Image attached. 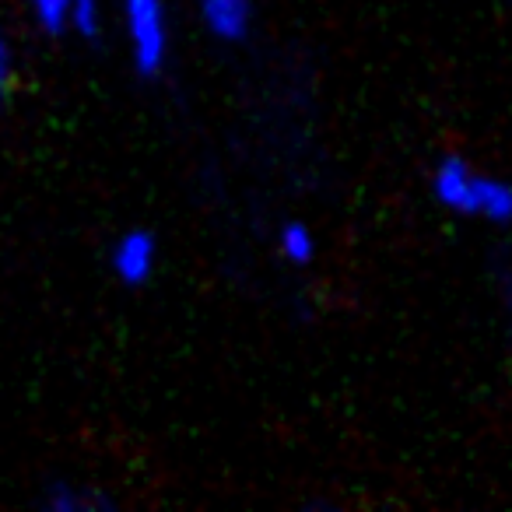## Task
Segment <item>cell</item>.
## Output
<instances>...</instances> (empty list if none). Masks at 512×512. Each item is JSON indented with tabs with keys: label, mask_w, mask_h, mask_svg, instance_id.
Here are the masks:
<instances>
[{
	"label": "cell",
	"mask_w": 512,
	"mask_h": 512,
	"mask_svg": "<svg viewBox=\"0 0 512 512\" xmlns=\"http://www.w3.org/2000/svg\"><path fill=\"white\" fill-rule=\"evenodd\" d=\"M432 200L456 218L484 225H512V179L481 169L460 151H446L428 176Z\"/></svg>",
	"instance_id": "1"
},
{
	"label": "cell",
	"mask_w": 512,
	"mask_h": 512,
	"mask_svg": "<svg viewBox=\"0 0 512 512\" xmlns=\"http://www.w3.org/2000/svg\"><path fill=\"white\" fill-rule=\"evenodd\" d=\"M123 36H127L130 64L144 81H158L169 67L172 32L165 0H116Z\"/></svg>",
	"instance_id": "2"
},
{
	"label": "cell",
	"mask_w": 512,
	"mask_h": 512,
	"mask_svg": "<svg viewBox=\"0 0 512 512\" xmlns=\"http://www.w3.org/2000/svg\"><path fill=\"white\" fill-rule=\"evenodd\" d=\"M36 29L50 39L78 32L81 39H99L102 32V0H25Z\"/></svg>",
	"instance_id": "3"
},
{
	"label": "cell",
	"mask_w": 512,
	"mask_h": 512,
	"mask_svg": "<svg viewBox=\"0 0 512 512\" xmlns=\"http://www.w3.org/2000/svg\"><path fill=\"white\" fill-rule=\"evenodd\" d=\"M109 271L123 288H144L158 271V239L148 228H127L109 249Z\"/></svg>",
	"instance_id": "4"
},
{
	"label": "cell",
	"mask_w": 512,
	"mask_h": 512,
	"mask_svg": "<svg viewBox=\"0 0 512 512\" xmlns=\"http://www.w3.org/2000/svg\"><path fill=\"white\" fill-rule=\"evenodd\" d=\"M200 22L218 43L239 46L253 32V0H197Z\"/></svg>",
	"instance_id": "5"
},
{
	"label": "cell",
	"mask_w": 512,
	"mask_h": 512,
	"mask_svg": "<svg viewBox=\"0 0 512 512\" xmlns=\"http://www.w3.org/2000/svg\"><path fill=\"white\" fill-rule=\"evenodd\" d=\"M39 505L50 512H99V509H113V498L102 495V491L88 488V484H71V481H50L43 488Z\"/></svg>",
	"instance_id": "6"
},
{
	"label": "cell",
	"mask_w": 512,
	"mask_h": 512,
	"mask_svg": "<svg viewBox=\"0 0 512 512\" xmlns=\"http://www.w3.org/2000/svg\"><path fill=\"white\" fill-rule=\"evenodd\" d=\"M278 253L292 267H309L316 260V232L299 218L285 221L278 232Z\"/></svg>",
	"instance_id": "7"
},
{
	"label": "cell",
	"mask_w": 512,
	"mask_h": 512,
	"mask_svg": "<svg viewBox=\"0 0 512 512\" xmlns=\"http://www.w3.org/2000/svg\"><path fill=\"white\" fill-rule=\"evenodd\" d=\"M11 78H15V53H11L8 36H4V29H0V102H4V95H8Z\"/></svg>",
	"instance_id": "8"
},
{
	"label": "cell",
	"mask_w": 512,
	"mask_h": 512,
	"mask_svg": "<svg viewBox=\"0 0 512 512\" xmlns=\"http://www.w3.org/2000/svg\"><path fill=\"white\" fill-rule=\"evenodd\" d=\"M502 309H505V316H509V327H512V274L502 278Z\"/></svg>",
	"instance_id": "9"
}]
</instances>
